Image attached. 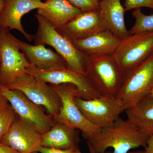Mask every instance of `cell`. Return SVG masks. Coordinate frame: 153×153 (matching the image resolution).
I'll list each match as a JSON object with an SVG mask.
<instances>
[{
    "label": "cell",
    "mask_w": 153,
    "mask_h": 153,
    "mask_svg": "<svg viewBox=\"0 0 153 153\" xmlns=\"http://www.w3.org/2000/svg\"><path fill=\"white\" fill-rule=\"evenodd\" d=\"M149 136L140 130L128 119L119 117L112 126L100 128L96 133L84 137L88 149L105 153L113 148V153H128L131 150L147 144Z\"/></svg>",
    "instance_id": "cell-1"
},
{
    "label": "cell",
    "mask_w": 153,
    "mask_h": 153,
    "mask_svg": "<svg viewBox=\"0 0 153 153\" xmlns=\"http://www.w3.org/2000/svg\"><path fill=\"white\" fill-rule=\"evenodd\" d=\"M85 75L102 95L116 97L125 73L112 55L87 57Z\"/></svg>",
    "instance_id": "cell-2"
},
{
    "label": "cell",
    "mask_w": 153,
    "mask_h": 153,
    "mask_svg": "<svg viewBox=\"0 0 153 153\" xmlns=\"http://www.w3.org/2000/svg\"><path fill=\"white\" fill-rule=\"evenodd\" d=\"M35 16L38 22L37 32L33 38L35 44H47L53 47L66 61L69 69L85 75L87 57L79 52L71 41L58 33L44 18L38 14Z\"/></svg>",
    "instance_id": "cell-3"
},
{
    "label": "cell",
    "mask_w": 153,
    "mask_h": 153,
    "mask_svg": "<svg viewBox=\"0 0 153 153\" xmlns=\"http://www.w3.org/2000/svg\"><path fill=\"white\" fill-rule=\"evenodd\" d=\"M153 85V54L125 74L123 83L116 97L125 111L149 95Z\"/></svg>",
    "instance_id": "cell-4"
},
{
    "label": "cell",
    "mask_w": 153,
    "mask_h": 153,
    "mask_svg": "<svg viewBox=\"0 0 153 153\" xmlns=\"http://www.w3.org/2000/svg\"><path fill=\"white\" fill-rule=\"evenodd\" d=\"M0 85L7 87L31 65L9 29L0 27Z\"/></svg>",
    "instance_id": "cell-5"
},
{
    "label": "cell",
    "mask_w": 153,
    "mask_h": 153,
    "mask_svg": "<svg viewBox=\"0 0 153 153\" xmlns=\"http://www.w3.org/2000/svg\"><path fill=\"white\" fill-rule=\"evenodd\" d=\"M153 54V31L130 35L121 40L114 57L125 74Z\"/></svg>",
    "instance_id": "cell-6"
},
{
    "label": "cell",
    "mask_w": 153,
    "mask_h": 153,
    "mask_svg": "<svg viewBox=\"0 0 153 153\" xmlns=\"http://www.w3.org/2000/svg\"><path fill=\"white\" fill-rule=\"evenodd\" d=\"M60 97L61 107L58 114L54 117L59 122L82 132L83 137L96 133L100 128L85 118L74 102L79 97V91L75 85L70 83L50 85Z\"/></svg>",
    "instance_id": "cell-7"
},
{
    "label": "cell",
    "mask_w": 153,
    "mask_h": 153,
    "mask_svg": "<svg viewBox=\"0 0 153 153\" xmlns=\"http://www.w3.org/2000/svg\"><path fill=\"white\" fill-rule=\"evenodd\" d=\"M0 94L7 99L19 117L40 134L47 133L55 124L52 116L45 113L40 105L30 100L21 91L0 85Z\"/></svg>",
    "instance_id": "cell-8"
},
{
    "label": "cell",
    "mask_w": 153,
    "mask_h": 153,
    "mask_svg": "<svg viewBox=\"0 0 153 153\" xmlns=\"http://www.w3.org/2000/svg\"><path fill=\"white\" fill-rule=\"evenodd\" d=\"M7 88L21 91L33 102L44 107L49 114L53 117L60 112L61 100L55 89L32 74H21Z\"/></svg>",
    "instance_id": "cell-9"
},
{
    "label": "cell",
    "mask_w": 153,
    "mask_h": 153,
    "mask_svg": "<svg viewBox=\"0 0 153 153\" xmlns=\"http://www.w3.org/2000/svg\"><path fill=\"white\" fill-rule=\"evenodd\" d=\"M74 102L85 118L100 128L112 126L125 111L121 102L114 97L102 95L90 100L76 97Z\"/></svg>",
    "instance_id": "cell-10"
},
{
    "label": "cell",
    "mask_w": 153,
    "mask_h": 153,
    "mask_svg": "<svg viewBox=\"0 0 153 153\" xmlns=\"http://www.w3.org/2000/svg\"><path fill=\"white\" fill-rule=\"evenodd\" d=\"M27 73L32 74L39 80L52 85L70 83L75 85L79 91V97L90 100L100 97L102 95L85 74L77 73L68 68L42 70L31 66Z\"/></svg>",
    "instance_id": "cell-11"
},
{
    "label": "cell",
    "mask_w": 153,
    "mask_h": 153,
    "mask_svg": "<svg viewBox=\"0 0 153 153\" xmlns=\"http://www.w3.org/2000/svg\"><path fill=\"white\" fill-rule=\"evenodd\" d=\"M108 29L100 9L82 13L71 22L57 29L71 41L81 40Z\"/></svg>",
    "instance_id": "cell-12"
},
{
    "label": "cell",
    "mask_w": 153,
    "mask_h": 153,
    "mask_svg": "<svg viewBox=\"0 0 153 153\" xmlns=\"http://www.w3.org/2000/svg\"><path fill=\"white\" fill-rule=\"evenodd\" d=\"M4 6L0 13V27L16 30L23 34L28 41L34 36L25 31L22 25V17L33 10L44 8L45 2L41 0H4Z\"/></svg>",
    "instance_id": "cell-13"
},
{
    "label": "cell",
    "mask_w": 153,
    "mask_h": 153,
    "mask_svg": "<svg viewBox=\"0 0 153 153\" xmlns=\"http://www.w3.org/2000/svg\"><path fill=\"white\" fill-rule=\"evenodd\" d=\"M41 139V135L16 114L13 125L1 143L19 153H33L38 152Z\"/></svg>",
    "instance_id": "cell-14"
},
{
    "label": "cell",
    "mask_w": 153,
    "mask_h": 153,
    "mask_svg": "<svg viewBox=\"0 0 153 153\" xmlns=\"http://www.w3.org/2000/svg\"><path fill=\"white\" fill-rule=\"evenodd\" d=\"M17 42L31 66L42 70L68 68L62 56L50 48H46L44 44L32 45L17 38Z\"/></svg>",
    "instance_id": "cell-15"
},
{
    "label": "cell",
    "mask_w": 153,
    "mask_h": 153,
    "mask_svg": "<svg viewBox=\"0 0 153 153\" xmlns=\"http://www.w3.org/2000/svg\"><path fill=\"white\" fill-rule=\"evenodd\" d=\"M121 40L106 29L88 38L71 42L79 52L88 57L113 55Z\"/></svg>",
    "instance_id": "cell-16"
},
{
    "label": "cell",
    "mask_w": 153,
    "mask_h": 153,
    "mask_svg": "<svg viewBox=\"0 0 153 153\" xmlns=\"http://www.w3.org/2000/svg\"><path fill=\"white\" fill-rule=\"evenodd\" d=\"M44 2L46 7L38 9L37 14L56 30L65 26L82 13L68 0H47Z\"/></svg>",
    "instance_id": "cell-17"
},
{
    "label": "cell",
    "mask_w": 153,
    "mask_h": 153,
    "mask_svg": "<svg viewBox=\"0 0 153 153\" xmlns=\"http://www.w3.org/2000/svg\"><path fill=\"white\" fill-rule=\"evenodd\" d=\"M79 131L59 122L47 133L41 135V146L66 149L79 147Z\"/></svg>",
    "instance_id": "cell-18"
},
{
    "label": "cell",
    "mask_w": 153,
    "mask_h": 153,
    "mask_svg": "<svg viewBox=\"0 0 153 153\" xmlns=\"http://www.w3.org/2000/svg\"><path fill=\"white\" fill-rule=\"evenodd\" d=\"M101 11L107 28L120 40L130 35L126 27L124 15L126 11L121 0H101Z\"/></svg>",
    "instance_id": "cell-19"
},
{
    "label": "cell",
    "mask_w": 153,
    "mask_h": 153,
    "mask_svg": "<svg viewBox=\"0 0 153 153\" xmlns=\"http://www.w3.org/2000/svg\"><path fill=\"white\" fill-rule=\"evenodd\" d=\"M127 119L141 131L153 135V99L149 94L141 101L125 111Z\"/></svg>",
    "instance_id": "cell-20"
},
{
    "label": "cell",
    "mask_w": 153,
    "mask_h": 153,
    "mask_svg": "<svg viewBox=\"0 0 153 153\" xmlns=\"http://www.w3.org/2000/svg\"><path fill=\"white\" fill-rule=\"evenodd\" d=\"M132 16L135 20L134 24L129 30L130 34L153 31V15H145L141 9L133 11Z\"/></svg>",
    "instance_id": "cell-21"
},
{
    "label": "cell",
    "mask_w": 153,
    "mask_h": 153,
    "mask_svg": "<svg viewBox=\"0 0 153 153\" xmlns=\"http://www.w3.org/2000/svg\"><path fill=\"white\" fill-rule=\"evenodd\" d=\"M16 116V114L10 103L0 111V143L11 128Z\"/></svg>",
    "instance_id": "cell-22"
},
{
    "label": "cell",
    "mask_w": 153,
    "mask_h": 153,
    "mask_svg": "<svg viewBox=\"0 0 153 153\" xmlns=\"http://www.w3.org/2000/svg\"><path fill=\"white\" fill-rule=\"evenodd\" d=\"M72 5L82 13L97 10L100 8V0H68Z\"/></svg>",
    "instance_id": "cell-23"
},
{
    "label": "cell",
    "mask_w": 153,
    "mask_h": 153,
    "mask_svg": "<svg viewBox=\"0 0 153 153\" xmlns=\"http://www.w3.org/2000/svg\"><path fill=\"white\" fill-rule=\"evenodd\" d=\"M123 6L126 11L142 7L153 10V0H125Z\"/></svg>",
    "instance_id": "cell-24"
},
{
    "label": "cell",
    "mask_w": 153,
    "mask_h": 153,
    "mask_svg": "<svg viewBox=\"0 0 153 153\" xmlns=\"http://www.w3.org/2000/svg\"><path fill=\"white\" fill-rule=\"evenodd\" d=\"M38 152L39 153H81L79 147L70 148L66 149L46 147L40 146Z\"/></svg>",
    "instance_id": "cell-25"
},
{
    "label": "cell",
    "mask_w": 153,
    "mask_h": 153,
    "mask_svg": "<svg viewBox=\"0 0 153 153\" xmlns=\"http://www.w3.org/2000/svg\"><path fill=\"white\" fill-rule=\"evenodd\" d=\"M0 153H19L8 146L0 143Z\"/></svg>",
    "instance_id": "cell-26"
},
{
    "label": "cell",
    "mask_w": 153,
    "mask_h": 153,
    "mask_svg": "<svg viewBox=\"0 0 153 153\" xmlns=\"http://www.w3.org/2000/svg\"><path fill=\"white\" fill-rule=\"evenodd\" d=\"M144 148L146 153H153V135L150 136Z\"/></svg>",
    "instance_id": "cell-27"
},
{
    "label": "cell",
    "mask_w": 153,
    "mask_h": 153,
    "mask_svg": "<svg viewBox=\"0 0 153 153\" xmlns=\"http://www.w3.org/2000/svg\"><path fill=\"white\" fill-rule=\"evenodd\" d=\"M9 103L7 99L4 96L0 94V111L7 106Z\"/></svg>",
    "instance_id": "cell-28"
},
{
    "label": "cell",
    "mask_w": 153,
    "mask_h": 153,
    "mask_svg": "<svg viewBox=\"0 0 153 153\" xmlns=\"http://www.w3.org/2000/svg\"><path fill=\"white\" fill-rule=\"evenodd\" d=\"M105 153H113L111 152H107V151H106L105 152ZM128 153H146L145 152V151L143 150H138V151H130Z\"/></svg>",
    "instance_id": "cell-29"
},
{
    "label": "cell",
    "mask_w": 153,
    "mask_h": 153,
    "mask_svg": "<svg viewBox=\"0 0 153 153\" xmlns=\"http://www.w3.org/2000/svg\"><path fill=\"white\" fill-rule=\"evenodd\" d=\"M4 6V0H0V13L2 10Z\"/></svg>",
    "instance_id": "cell-30"
},
{
    "label": "cell",
    "mask_w": 153,
    "mask_h": 153,
    "mask_svg": "<svg viewBox=\"0 0 153 153\" xmlns=\"http://www.w3.org/2000/svg\"><path fill=\"white\" fill-rule=\"evenodd\" d=\"M149 95L151 96V97L153 99V85L152 87V89L150 92Z\"/></svg>",
    "instance_id": "cell-31"
},
{
    "label": "cell",
    "mask_w": 153,
    "mask_h": 153,
    "mask_svg": "<svg viewBox=\"0 0 153 153\" xmlns=\"http://www.w3.org/2000/svg\"><path fill=\"white\" fill-rule=\"evenodd\" d=\"M89 149V153H100L96 152H94V151L92 150L91 149Z\"/></svg>",
    "instance_id": "cell-32"
},
{
    "label": "cell",
    "mask_w": 153,
    "mask_h": 153,
    "mask_svg": "<svg viewBox=\"0 0 153 153\" xmlns=\"http://www.w3.org/2000/svg\"><path fill=\"white\" fill-rule=\"evenodd\" d=\"M1 50H0V65H1Z\"/></svg>",
    "instance_id": "cell-33"
},
{
    "label": "cell",
    "mask_w": 153,
    "mask_h": 153,
    "mask_svg": "<svg viewBox=\"0 0 153 153\" xmlns=\"http://www.w3.org/2000/svg\"><path fill=\"white\" fill-rule=\"evenodd\" d=\"M33 153H39L38 152H33Z\"/></svg>",
    "instance_id": "cell-34"
},
{
    "label": "cell",
    "mask_w": 153,
    "mask_h": 153,
    "mask_svg": "<svg viewBox=\"0 0 153 153\" xmlns=\"http://www.w3.org/2000/svg\"><path fill=\"white\" fill-rule=\"evenodd\" d=\"M47 1V0H45V1Z\"/></svg>",
    "instance_id": "cell-35"
},
{
    "label": "cell",
    "mask_w": 153,
    "mask_h": 153,
    "mask_svg": "<svg viewBox=\"0 0 153 153\" xmlns=\"http://www.w3.org/2000/svg\"><path fill=\"white\" fill-rule=\"evenodd\" d=\"M100 1H101V0H100Z\"/></svg>",
    "instance_id": "cell-36"
}]
</instances>
